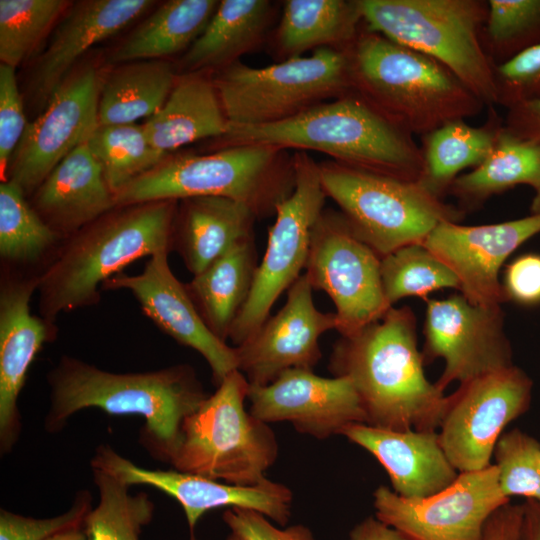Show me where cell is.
Returning <instances> with one entry per match:
<instances>
[{
	"label": "cell",
	"instance_id": "obj_36",
	"mask_svg": "<svg viewBox=\"0 0 540 540\" xmlns=\"http://www.w3.org/2000/svg\"><path fill=\"white\" fill-rule=\"evenodd\" d=\"M114 196L169 155L154 148L142 124L98 125L86 142Z\"/></svg>",
	"mask_w": 540,
	"mask_h": 540
},
{
	"label": "cell",
	"instance_id": "obj_33",
	"mask_svg": "<svg viewBox=\"0 0 540 540\" xmlns=\"http://www.w3.org/2000/svg\"><path fill=\"white\" fill-rule=\"evenodd\" d=\"M220 1L170 0L160 5L113 51L111 61L164 59L189 47L202 34Z\"/></svg>",
	"mask_w": 540,
	"mask_h": 540
},
{
	"label": "cell",
	"instance_id": "obj_24",
	"mask_svg": "<svg viewBox=\"0 0 540 540\" xmlns=\"http://www.w3.org/2000/svg\"><path fill=\"white\" fill-rule=\"evenodd\" d=\"M340 435L378 460L390 478L392 490L401 497L432 496L459 475L447 458L437 431H394L355 423L346 426Z\"/></svg>",
	"mask_w": 540,
	"mask_h": 540
},
{
	"label": "cell",
	"instance_id": "obj_47",
	"mask_svg": "<svg viewBox=\"0 0 540 540\" xmlns=\"http://www.w3.org/2000/svg\"><path fill=\"white\" fill-rule=\"evenodd\" d=\"M504 126L514 135L540 144V98L507 109Z\"/></svg>",
	"mask_w": 540,
	"mask_h": 540
},
{
	"label": "cell",
	"instance_id": "obj_34",
	"mask_svg": "<svg viewBox=\"0 0 540 540\" xmlns=\"http://www.w3.org/2000/svg\"><path fill=\"white\" fill-rule=\"evenodd\" d=\"M361 21L357 0H288L276 34L278 51L288 59L330 45L347 49Z\"/></svg>",
	"mask_w": 540,
	"mask_h": 540
},
{
	"label": "cell",
	"instance_id": "obj_51",
	"mask_svg": "<svg viewBox=\"0 0 540 540\" xmlns=\"http://www.w3.org/2000/svg\"><path fill=\"white\" fill-rule=\"evenodd\" d=\"M46 540H87V538L82 527H80L57 533Z\"/></svg>",
	"mask_w": 540,
	"mask_h": 540
},
{
	"label": "cell",
	"instance_id": "obj_18",
	"mask_svg": "<svg viewBox=\"0 0 540 540\" xmlns=\"http://www.w3.org/2000/svg\"><path fill=\"white\" fill-rule=\"evenodd\" d=\"M312 291L303 273L282 308L235 347L238 370L250 385H268L289 369L312 370L321 359L319 339L338 323L335 313L317 309Z\"/></svg>",
	"mask_w": 540,
	"mask_h": 540
},
{
	"label": "cell",
	"instance_id": "obj_2",
	"mask_svg": "<svg viewBox=\"0 0 540 540\" xmlns=\"http://www.w3.org/2000/svg\"><path fill=\"white\" fill-rule=\"evenodd\" d=\"M416 329L410 307H391L334 344L329 370L350 379L366 424L394 431L438 430L447 396L425 375Z\"/></svg>",
	"mask_w": 540,
	"mask_h": 540
},
{
	"label": "cell",
	"instance_id": "obj_39",
	"mask_svg": "<svg viewBox=\"0 0 540 540\" xmlns=\"http://www.w3.org/2000/svg\"><path fill=\"white\" fill-rule=\"evenodd\" d=\"M72 2L0 0V60L16 68L36 49Z\"/></svg>",
	"mask_w": 540,
	"mask_h": 540
},
{
	"label": "cell",
	"instance_id": "obj_53",
	"mask_svg": "<svg viewBox=\"0 0 540 540\" xmlns=\"http://www.w3.org/2000/svg\"><path fill=\"white\" fill-rule=\"evenodd\" d=\"M226 540H244V539L238 534L231 532Z\"/></svg>",
	"mask_w": 540,
	"mask_h": 540
},
{
	"label": "cell",
	"instance_id": "obj_19",
	"mask_svg": "<svg viewBox=\"0 0 540 540\" xmlns=\"http://www.w3.org/2000/svg\"><path fill=\"white\" fill-rule=\"evenodd\" d=\"M540 233V213L486 225L442 222L422 244L458 278L459 291L471 303L501 306L505 302L499 272L506 259Z\"/></svg>",
	"mask_w": 540,
	"mask_h": 540
},
{
	"label": "cell",
	"instance_id": "obj_35",
	"mask_svg": "<svg viewBox=\"0 0 540 540\" xmlns=\"http://www.w3.org/2000/svg\"><path fill=\"white\" fill-rule=\"evenodd\" d=\"M92 475L99 502L83 521L87 540H139L155 509L149 495L130 493V485L102 469L92 468Z\"/></svg>",
	"mask_w": 540,
	"mask_h": 540
},
{
	"label": "cell",
	"instance_id": "obj_48",
	"mask_svg": "<svg viewBox=\"0 0 540 540\" xmlns=\"http://www.w3.org/2000/svg\"><path fill=\"white\" fill-rule=\"evenodd\" d=\"M521 519V504H505L489 518L482 540H517Z\"/></svg>",
	"mask_w": 540,
	"mask_h": 540
},
{
	"label": "cell",
	"instance_id": "obj_23",
	"mask_svg": "<svg viewBox=\"0 0 540 540\" xmlns=\"http://www.w3.org/2000/svg\"><path fill=\"white\" fill-rule=\"evenodd\" d=\"M154 3L150 0H85L71 3L36 60L30 80L35 105L45 108L86 51L123 30Z\"/></svg>",
	"mask_w": 540,
	"mask_h": 540
},
{
	"label": "cell",
	"instance_id": "obj_40",
	"mask_svg": "<svg viewBox=\"0 0 540 540\" xmlns=\"http://www.w3.org/2000/svg\"><path fill=\"white\" fill-rule=\"evenodd\" d=\"M481 39L494 67L540 44V0H489Z\"/></svg>",
	"mask_w": 540,
	"mask_h": 540
},
{
	"label": "cell",
	"instance_id": "obj_42",
	"mask_svg": "<svg viewBox=\"0 0 540 540\" xmlns=\"http://www.w3.org/2000/svg\"><path fill=\"white\" fill-rule=\"evenodd\" d=\"M91 501L89 491L80 490L66 512L42 519L26 517L1 509L0 540H46L57 533L80 528L91 509Z\"/></svg>",
	"mask_w": 540,
	"mask_h": 540
},
{
	"label": "cell",
	"instance_id": "obj_15",
	"mask_svg": "<svg viewBox=\"0 0 540 540\" xmlns=\"http://www.w3.org/2000/svg\"><path fill=\"white\" fill-rule=\"evenodd\" d=\"M423 331L425 365L444 361L435 382L443 392L455 381L461 384L513 365L501 306L476 305L462 294L428 299Z\"/></svg>",
	"mask_w": 540,
	"mask_h": 540
},
{
	"label": "cell",
	"instance_id": "obj_32",
	"mask_svg": "<svg viewBox=\"0 0 540 540\" xmlns=\"http://www.w3.org/2000/svg\"><path fill=\"white\" fill-rule=\"evenodd\" d=\"M177 76L173 65L164 59L115 67L100 84L99 125L134 124L150 118L164 105Z\"/></svg>",
	"mask_w": 540,
	"mask_h": 540
},
{
	"label": "cell",
	"instance_id": "obj_11",
	"mask_svg": "<svg viewBox=\"0 0 540 540\" xmlns=\"http://www.w3.org/2000/svg\"><path fill=\"white\" fill-rule=\"evenodd\" d=\"M292 161L294 189L276 206V218L269 229L249 297L229 332L228 340L235 347L265 322L277 299L303 274L313 230L324 211L327 195L319 164L305 151L295 152Z\"/></svg>",
	"mask_w": 540,
	"mask_h": 540
},
{
	"label": "cell",
	"instance_id": "obj_20",
	"mask_svg": "<svg viewBox=\"0 0 540 540\" xmlns=\"http://www.w3.org/2000/svg\"><path fill=\"white\" fill-rule=\"evenodd\" d=\"M248 400L250 413L261 421L290 422L317 439L341 434L351 424H366L350 379L321 377L309 369H289L268 385H250Z\"/></svg>",
	"mask_w": 540,
	"mask_h": 540
},
{
	"label": "cell",
	"instance_id": "obj_30",
	"mask_svg": "<svg viewBox=\"0 0 540 540\" xmlns=\"http://www.w3.org/2000/svg\"><path fill=\"white\" fill-rule=\"evenodd\" d=\"M489 108L482 126L454 120L422 136L423 172L418 182L434 196L443 199L461 171L478 167L491 153L504 120Z\"/></svg>",
	"mask_w": 540,
	"mask_h": 540
},
{
	"label": "cell",
	"instance_id": "obj_45",
	"mask_svg": "<svg viewBox=\"0 0 540 540\" xmlns=\"http://www.w3.org/2000/svg\"><path fill=\"white\" fill-rule=\"evenodd\" d=\"M222 518L231 532L244 540H316L312 531L304 525L279 528L265 515L251 509L230 508Z\"/></svg>",
	"mask_w": 540,
	"mask_h": 540
},
{
	"label": "cell",
	"instance_id": "obj_41",
	"mask_svg": "<svg viewBox=\"0 0 540 540\" xmlns=\"http://www.w3.org/2000/svg\"><path fill=\"white\" fill-rule=\"evenodd\" d=\"M493 457L504 496L540 501V442L519 428L504 432Z\"/></svg>",
	"mask_w": 540,
	"mask_h": 540
},
{
	"label": "cell",
	"instance_id": "obj_4",
	"mask_svg": "<svg viewBox=\"0 0 540 540\" xmlns=\"http://www.w3.org/2000/svg\"><path fill=\"white\" fill-rule=\"evenodd\" d=\"M224 146L262 144L315 150L335 161L407 181H419L423 155L413 135L355 92L320 103L286 120L228 125Z\"/></svg>",
	"mask_w": 540,
	"mask_h": 540
},
{
	"label": "cell",
	"instance_id": "obj_10",
	"mask_svg": "<svg viewBox=\"0 0 540 540\" xmlns=\"http://www.w3.org/2000/svg\"><path fill=\"white\" fill-rule=\"evenodd\" d=\"M212 80L228 125L280 122L352 91L348 55L332 47L260 68L237 61Z\"/></svg>",
	"mask_w": 540,
	"mask_h": 540
},
{
	"label": "cell",
	"instance_id": "obj_13",
	"mask_svg": "<svg viewBox=\"0 0 540 540\" xmlns=\"http://www.w3.org/2000/svg\"><path fill=\"white\" fill-rule=\"evenodd\" d=\"M532 388L531 378L513 364L461 383L447 396L437 432L459 473L491 465L506 426L529 410Z\"/></svg>",
	"mask_w": 540,
	"mask_h": 540
},
{
	"label": "cell",
	"instance_id": "obj_14",
	"mask_svg": "<svg viewBox=\"0 0 540 540\" xmlns=\"http://www.w3.org/2000/svg\"><path fill=\"white\" fill-rule=\"evenodd\" d=\"M510 500L499 488L494 464L459 473L451 485L421 499L383 485L373 493L375 516L411 540H482L489 518Z\"/></svg>",
	"mask_w": 540,
	"mask_h": 540
},
{
	"label": "cell",
	"instance_id": "obj_44",
	"mask_svg": "<svg viewBox=\"0 0 540 540\" xmlns=\"http://www.w3.org/2000/svg\"><path fill=\"white\" fill-rule=\"evenodd\" d=\"M26 123L23 100L19 92L15 68L0 65V171L5 180L10 158L19 144Z\"/></svg>",
	"mask_w": 540,
	"mask_h": 540
},
{
	"label": "cell",
	"instance_id": "obj_50",
	"mask_svg": "<svg viewBox=\"0 0 540 540\" xmlns=\"http://www.w3.org/2000/svg\"><path fill=\"white\" fill-rule=\"evenodd\" d=\"M517 540H540V501L525 500Z\"/></svg>",
	"mask_w": 540,
	"mask_h": 540
},
{
	"label": "cell",
	"instance_id": "obj_9",
	"mask_svg": "<svg viewBox=\"0 0 540 540\" xmlns=\"http://www.w3.org/2000/svg\"><path fill=\"white\" fill-rule=\"evenodd\" d=\"M327 197L335 201L354 233L381 258L422 243L442 222L465 216L418 181L356 168L337 161L319 164Z\"/></svg>",
	"mask_w": 540,
	"mask_h": 540
},
{
	"label": "cell",
	"instance_id": "obj_21",
	"mask_svg": "<svg viewBox=\"0 0 540 540\" xmlns=\"http://www.w3.org/2000/svg\"><path fill=\"white\" fill-rule=\"evenodd\" d=\"M168 251L151 256L137 275L116 274L106 280L103 290H127L137 300L143 313L165 334L181 345L197 351L208 363L213 382L218 386L238 370L235 347L215 336L207 327L185 284L173 274Z\"/></svg>",
	"mask_w": 540,
	"mask_h": 540
},
{
	"label": "cell",
	"instance_id": "obj_27",
	"mask_svg": "<svg viewBox=\"0 0 540 540\" xmlns=\"http://www.w3.org/2000/svg\"><path fill=\"white\" fill-rule=\"evenodd\" d=\"M142 126L151 145L170 155L186 144L223 137L228 121L212 76L196 72L177 76L164 105Z\"/></svg>",
	"mask_w": 540,
	"mask_h": 540
},
{
	"label": "cell",
	"instance_id": "obj_25",
	"mask_svg": "<svg viewBox=\"0 0 540 540\" xmlns=\"http://www.w3.org/2000/svg\"><path fill=\"white\" fill-rule=\"evenodd\" d=\"M32 196V207L62 239L116 207L102 167L87 143L71 151Z\"/></svg>",
	"mask_w": 540,
	"mask_h": 540
},
{
	"label": "cell",
	"instance_id": "obj_6",
	"mask_svg": "<svg viewBox=\"0 0 540 540\" xmlns=\"http://www.w3.org/2000/svg\"><path fill=\"white\" fill-rule=\"evenodd\" d=\"M262 144L224 146L208 155L168 156L115 194L116 207L222 196L250 206L258 217L275 214L295 185L292 158Z\"/></svg>",
	"mask_w": 540,
	"mask_h": 540
},
{
	"label": "cell",
	"instance_id": "obj_49",
	"mask_svg": "<svg viewBox=\"0 0 540 540\" xmlns=\"http://www.w3.org/2000/svg\"><path fill=\"white\" fill-rule=\"evenodd\" d=\"M349 540H411L399 530L369 516L356 524L349 533Z\"/></svg>",
	"mask_w": 540,
	"mask_h": 540
},
{
	"label": "cell",
	"instance_id": "obj_26",
	"mask_svg": "<svg viewBox=\"0 0 540 540\" xmlns=\"http://www.w3.org/2000/svg\"><path fill=\"white\" fill-rule=\"evenodd\" d=\"M257 218L250 206L231 198L183 199L174 220L171 251L197 275L235 245L253 239Z\"/></svg>",
	"mask_w": 540,
	"mask_h": 540
},
{
	"label": "cell",
	"instance_id": "obj_31",
	"mask_svg": "<svg viewBox=\"0 0 540 540\" xmlns=\"http://www.w3.org/2000/svg\"><path fill=\"white\" fill-rule=\"evenodd\" d=\"M517 185L540 189V144L524 140L503 126L486 160L471 172L460 174L448 194L467 213Z\"/></svg>",
	"mask_w": 540,
	"mask_h": 540
},
{
	"label": "cell",
	"instance_id": "obj_43",
	"mask_svg": "<svg viewBox=\"0 0 540 540\" xmlns=\"http://www.w3.org/2000/svg\"><path fill=\"white\" fill-rule=\"evenodd\" d=\"M497 104L510 107L540 98V44L495 67Z\"/></svg>",
	"mask_w": 540,
	"mask_h": 540
},
{
	"label": "cell",
	"instance_id": "obj_52",
	"mask_svg": "<svg viewBox=\"0 0 540 540\" xmlns=\"http://www.w3.org/2000/svg\"><path fill=\"white\" fill-rule=\"evenodd\" d=\"M530 213L531 214L540 213V189L535 191V195L532 199L531 206H530Z\"/></svg>",
	"mask_w": 540,
	"mask_h": 540
},
{
	"label": "cell",
	"instance_id": "obj_7",
	"mask_svg": "<svg viewBox=\"0 0 540 540\" xmlns=\"http://www.w3.org/2000/svg\"><path fill=\"white\" fill-rule=\"evenodd\" d=\"M367 30L447 67L483 103L497 104L495 67L482 44L484 0H357Z\"/></svg>",
	"mask_w": 540,
	"mask_h": 540
},
{
	"label": "cell",
	"instance_id": "obj_17",
	"mask_svg": "<svg viewBox=\"0 0 540 540\" xmlns=\"http://www.w3.org/2000/svg\"><path fill=\"white\" fill-rule=\"evenodd\" d=\"M90 464L91 468L107 471L130 486H152L174 498L183 508L191 538L200 518L220 507L255 510L282 527L291 516V490L269 479L254 486H239L175 469H146L109 445L98 446Z\"/></svg>",
	"mask_w": 540,
	"mask_h": 540
},
{
	"label": "cell",
	"instance_id": "obj_37",
	"mask_svg": "<svg viewBox=\"0 0 540 540\" xmlns=\"http://www.w3.org/2000/svg\"><path fill=\"white\" fill-rule=\"evenodd\" d=\"M62 238L26 200L10 180L0 184V256L11 264L35 263Z\"/></svg>",
	"mask_w": 540,
	"mask_h": 540
},
{
	"label": "cell",
	"instance_id": "obj_38",
	"mask_svg": "<svg viewBox=\"0 0 540 540\" xmlns=\"http://www.w3.org/2000/svg\"><path fill=\"white\" fill-rule=\"evenodd\" d=\"M381 280L390 307L405 297L428 300L434 291L460 289L456 275L422 243L403 246L382 257Z\"/></svg>",
	"mask_w": 540,
	"mask_h": 540
},
{
	"label": "cell",
	"instance_id": "obj_22",
	"mask_svg": "<svg viewBox=\"0 0 540 540\" xmlns=\"http://www.w3.org/2000/svg\"><path fill=\"white\" fill-rule=\"evenodd\" d=\"M38 276L6 277L0 288V451L11 452L20 438L19 395L29 368L56 327L31 313L30 302Z\"/></svg>",
	"mask_w": 540,
	"mask_h": 540
},
{
	"label": "cell",
	"instance_id": "obj_28",
	"mask_svg": "<svg viewBox=\"0 0 540 540\" xmlns=\"http://www.w3.org/2000/svg\"><path fill=\"white\" fill-rule=\"evenodd\" d=\"M267 0H222L202 34L181 59L184 73L227 67L257 46L272 19Z\"/></svg>",
	"mask_w": 540,
	"mask_h": 540
},
{
	"label": "cell",
	"instance_id": "obj_1",
	"mask_svg": "<svg viewBox=\"0 0 540 540\" xmlns=\"http://www.w3.org/2000/svg\"><path fill=\"white\" fill-rule=\"evenodd\" d=\"M48 433L63 429L77 412L98 408L111 415L142 416L141 445L158 460L170 463L184 420L209 396L195 370L177 364L146 372L106 371L72 356H62L47 374Z\"/></svg>",
	"mask_w": 540,
	"mask_h": 540
},
{
	"label": "cell",
	"instance_id": "obj_46",
	"mask_svg": "<svg viewBox=\"0 0 540 540\" xmlns=\"http://www.w3.org/2000/svg\"><path fill=\"white\" fill-rule=\"evenodd\" d=\"M506 301L534 306L540 303V254L528 253L515 258L501 281Z\"/></svg>",
	"mask_w": 540,
	"mask_h": 540
},
{
	"label": "cell",
	"instance_id": "obj_3",
	"mask_svg": "<svg viewBox=\"0 0 540 540\" xmlns=\"http://www.w3.org/2000/svg\"><path fill=\"white\" fill-rule=\"evenodd\" d=\"M177 200L115 207L67 239L38 275L39 310L58 315L93 306L100 287L139 258L171 251Z\"/></svg>",
	"mask_w": 540,
	"mask_h": 540
},
{
	"label": "cell",
	"instance_id": "obj_12",
	"mask_svg": "<svg viewBox=\"0 0 540 540\" xmlns=\"http://www.w3.org/2000/svg\"><path fill=\"white\" fill-rule=\"evenodd\" d=\"M304 274L313 290L324 291L334 303L341 336L358 332L391 308L382 286L381 257L354 233L341 213L322 212Z\"/></svg>",
	"mask_w": 540,
	"mask_h": 540
},
{
	"label": "cell",
	"instance_id": "obj_29",
	"mask_svg": "<svg viewBox=\"0 0 540 540\" xmlns=\"http://www.w3.org/2000/svg\"><path fill=\"white\" fill-rule=\"evenodd\" d=\"M257 266L253 238L235 245L185 284L207 327L224 342L249 297Z\"/></svg>",
	"mask_w": 540,
	"mask_h": 540
},
{
	"label": "cell",
	"instance_id": "obj_16",
	"mask_svg": "<svg viewBox=\"0 0 540 540\" xmlns=\"http://www.w3.org/2000/svg\"><path fill=\"white\" fill-rule=\"evenodd\" d=\"M100 78L92 64L75 68L32 122L13 152L5 180L32 195L51 171L99 125ZM4 180V181H5Z\"/></svg>",
	"mask_w": 540,
	"mask_h": 540
},
{
	"label": "cell",
	"instance_id": "obj_5",
	"mask_svg": "<svg viewBox=\"0 0 540 540\" xmlns=\"http://www.w3.org/2000/svg\"><path fill=\"white\" fill-rule=\"evenodd\" d=\"M352 90L412 135L478 115L484 103L437 60L367 30L345 50Z\"/></svg>",
	"mask_w": 540,
	"mask_h": 540
},
{
	"label": "cell",
	"instance_id": "obj_8",
	"mask_svg": "<svg viewBox=\"0 0 540 540\" xmlns=\"http://www.w3.org/2000/svg\"><path fill=\"white\" fill-rule=\"evenodd\" d=\"M249 387L243 373L232 371L184 420L173 469L239 486L267 479L278 443L269 424L246 411Z\"/></svg>",
	"mask_w": 540,
	"mask_h": 540
}]
</instances>
